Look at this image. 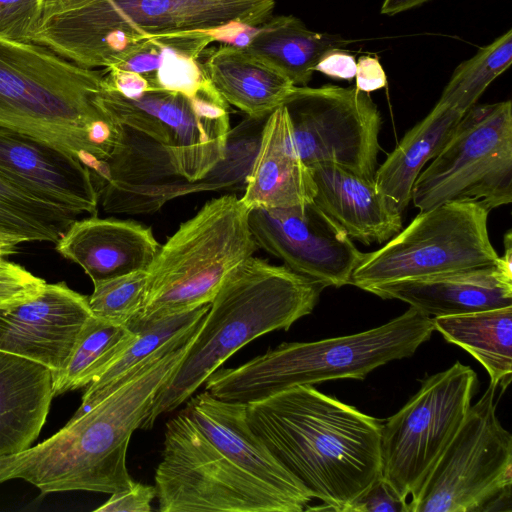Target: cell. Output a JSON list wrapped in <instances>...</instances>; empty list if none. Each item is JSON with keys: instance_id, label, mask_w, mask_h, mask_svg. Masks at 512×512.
<instances>
[{"instance_id": "23", "label": "cell", "mask_w": 512, "mask_h": 512, "mask_svg": "<svg viewBox=\"0 0 512 512\" xmlns=\"http://www.w3.org/2000/svg\"><path fill=\"white\" fill-rule=\"evenodd\" d=\"M316 194L313 202L347 235L364 245L383 243L403 228L402 212L367 180L331 164L310 168Z\"/></svg>"}, {"instance_id": "30", "label": "cell", "mask_w": 512, "mask_h": 512, "mask_svg": "<svg viewBox=\"0 0 512 512\" xmlns=\"http://www.w3.org/2000/svg\"><path fill=\"white\" fill-rule=\"evenodd\" d=\"M135 331L91 315L65 368L54 377V396L88 386L131 343Z\"/></svg>"}, {"instance_id": "3", "label": "cell", "mask_w": 512, "mask_h": 512, "mask_svg": "<svg viewBox=\"0 0 512 512\" xmlns=\"http://www.w3.org/2000/svg\"><path fill=\"white\" fill-rule=\"evenodd\" d=\"M275 0H80L43 5L33 43L85 68H108L148 38L225 32L238 44L273 14Z\"/></svg>"}, {"instance_id": "13", "label": "cell", "mask_w": 512, "mask_h": 512, "mask_svg": "<svg viewBox=\"0 0 512 512\" xmlns=\"http://www.w3.org/2000/svg\"><path fill=\"white\" fill-rule=\"evenodd\" d=\"M100 102L120 124L162 144L190 182L206 178L226 156L229 107L215 89L196 96L151 89L126 98L102 84Z\"/></svg>"}, {"instance_id": "8", "label": "cell", "mask_w": 512, "mask_h": 512, "mask_svg": "<svg viewBox=\"0 0 512 512\" xmlns=\"http://www.w3.org/2000/svg\"><path fill=\"white\" fill-rule=\"evenodd\" d=\"M155 489L162 512L304 511L226 458L183 410L167 422Z\"/></svg>"}, {"instance_id": "31", "label": "cell", "mask_w": 512, "mask_h": 512, "mask_svg": "<svg viewBox=\"0 0 512 512\" xmlns=\"http://www.w3.org/2000/svg\"><path fill=\"white\" fill-rule=\"evenodd\" d=\"M78 215L37 199L0 177V232L56 243Z\"/></svg>"}, {"instance_id": "20", "label": "cell", "mask_w": 512, "mask_h": 512, "mask_svg": "<svg viewBox=\"0 0 512 512\" xmlns=\"http://www.w3.org/2000/svg\"><path fill=\"white\" fill-rule=\"evenodd\" d=\"M366 291L405 302L430 317L452 316L512 306V272L497 263L385 283Z\"/></svg>"}, {"instance_id": "17", "label": "cell", "mask_w": 512, "mask_h": 512, "mask_svg": "<svg viewBox=\"0 0 512 512\" xmlns=\"http://www.w3.org/2000/svg\"><path fill=\"white\" fill-rule=\"evenodd\" d=\"M91 315L87 296L65 282L46 283L35 298L0 309V350L41 363L55 377Z\"/></svg>"}, {"instance_id": "41", "label": "cell", "mask_w": 512, "mask_h": 512, "mask_svg": "<svg viewBox=\"0 0 512 512\" xmlns=\"http://www.w3.org/2000/svg\"><path fill=\"white\" fill-rule=\"evenodd\" d=\"M26 240L22 237L0 232V261L5 260V257L17 253V247Z\"/></svg>"}, {"instance_id": "5", "label": "cell", "mask_w": 512, "mask_h": 512, "mask_svg": "<svg viewBox=\"0 0 512 512\" xmlns=\"http://www.w3.org/2000/svg\"><path fill=\"white\" fill-rule=\"evenodd\" d=\"M103 71L48 47L0 37V126L65 151L89 170L104 161L97 142L118 122L101 104Z\"/></svg>"}, {"instance_id": "7", "label": "cell", "mask_w": 512, "mask_h": 512, "mask_svg": "<svg viewBox=\"0 0 512 512\" xmlns=\"http://www.w3.org/2000/svg\"><path fill=\"white\" fill-rule=\"evenodd\" d=\"M249 211L236 195H223L183 222L147 270L144 306L129 325L210 303L227 275L258 249Z\"/></svg>"}, {"instance_id": "10", "label": "cell", "mask_w": 512, "mask_h": 512, "mask_svg": "<svg viewBox=\"0 0 512 512\" xmlns=\"http://www.w3.org/2000/svg\"><path fill=\"white\" fill-rule=\"evenodd\" d=\"M411 201L419 212L448 201L490 212L512 201V104L474 105L441 151L420 172Z\"/></svg>"}, {"instance_id": "34", "label": "cell", "mask_w": 512, "mask_h": 512, "mask_svg": "<svg viewBox=\"0 0 512 512\" xmlns=\"http://www.w3.org/2000/svg\"><path fill=\"white\" fill-rule=\"evenodd\" d=\"M44 0H0V37L33 42L40 27Z\"/></svg>"}, {"instance_id": "18", "label": "cell", "mask_w": 512, "mask_h": 512, "mask_svg": "<svg viewBox=\"0 0 512 512\" xmlns=\"http://www.w3.org/2000/svg\"><path fill=\"white\" fill-rule=\"evenodd\" d=\"M0 177L76 215L97 214L99 192L85 165L44 141L1 126Z\"/></svg>"}, {"instance_id": "9", "label": "cell", "mask_w": 512, "mask_h": 512, "mask_svg": "<svg viewBox=\"0 0 512 512\" xmlns=\"http://www.w3.org/2000/svg\"><path fill=\"white\" fill-rule=\"evenodd\" d=\"M489 384L470 405L408 512L505 510L511 504L512 436L496 415V389Z\"/></svg>"}, {"instance_id": "15", "label": "cell", "mask_w": 512, "mask_h": 512, "mask_svg": "<svg viewBox=\"0 0 512 512\" xmlns=\"http://www.w3.org/2000/svg\"><path fill=\"white\" fill-rule=\"evenodd\" d=\"M106 162L108 179L99 191V204L109 214L134 215L157 212L168 201L193 192L245 182L252 158L244 147L230 144L224 160L206 178L190 182L177 172L162 144L122 125Z\"/></svg>"}, {"instance_id": "2", "label": "cell", "mask_w": 512, "mask_h": 512, "mask_svg": "<svg viewBox=\"0 0 512 512\" xmlns=\"http://www.w3.org/2000/svg\"><path fill=\"white\" fill-rule=\"evenodd\" d=\"M187 350L178 346L142 366L116 390L45 441L0 457V483L22 479L42 494L90 491L112 494L134 481L126 455L155 395Z\"/></svg>"}, {"instance_id": "4", "label": "cell", "mask_w": 512, "mask_h": 512, "mask_svg": "<svg viewBox=\"0 0 512 512\" xmlns=\"http://www.w3.org/2000/svg\"><path fill=\"white\" fill-rule=\"evenodd\" d=\"M325 287L286 266L250 256L225 278L176 370L154 397L140 429L187 401L220 366L250 341L288 330L310 314Z\"/></svg>"}, {"instance_id": "22", "label": "cell", "mask_w": 512, "mask_h": 512, "mask_svg": "<svg viewBox=\"0 0 512 512\" xmlns=\"http://www.w3.org/2000/svg\"><path fill=\"white\" fill-rule=\"evenodd\" d=\"M240 198L249 209L287 208L312 202L316 186L298 156L285 105L266 119Z\"/></svg>"}, {"instance_id": "11", "label": "cell", "mask_w": 512, "mask_h": 512, "mask_svg": "<svg viewBox=\"0 0 512 512\" xmlns=\"http://www.w3.org/2000/svg\"><path fill=\"white\" fill-rule=\"evenodd\" d=\"M489 212L448 201L419 214L381 248L363 253L349 285L362 290L401 280L496 265Z\"/></svg>"}, {"instance_id": "19", "label": "cell", "mask_w": 512, "mask_h": 512, "mask_svg": "<svg viewBox=\"0 0 512 512\" xmlns=\"http://www.w3.org/2000/svg\"><path fill=\"white\" fill-rule=\"evenodd\" d=\"M188 400L183 412L226 458L296 501L304 511L309 507L314 497L251 429L246 404L215 398L206 390Z\"/></svg>"}, {"instance_id": "29", "label": "cell", "mask_w": 512, "mask_h": 512, "mask_svg": "<svg viewBox=\"0 0 512 512\" xmlns=\"http://www.w3.org/2000/svg\"><path fill=\"white\" fill-rule=\"evenodd\" d=\"M434 330L482 364L490 383L504 391L512 375V306L432 317Z\"/></svg>"}, {"instance_id": "39", "label": "cell", "mask_w": 512, "mask_h": 512, "mask_svg": "<svg viewBox=\"0 0 512 512\" xmlns=\"http://www.w3.org/2000/svg\"><path fill=\"white\" fill-rule=\"evenodd\" d=\"M354 78L355 88L366 93L384 88L387 84L386 73L376 56H360L356 61Z\"/></svg>"}, {"instance_id": "38", "label": "cell", "mask_w": 512, "mask_h": 512, "mask_svg": "<svg viewBox=\"0 0 512 512\" xmlns=\"http://www.w3.org/2000/svg\"><path fill=\"white\" fill-rule=\"evenodd\" d=\"M314 71L331 78L350 80L356 74L355 57L339 48L325 52L314 67Z\"/></svg>"}, {"instance_id": "40", "label": "cell", "mask_w": 512, "mask_h": 512, "mask_svg": "<svg viewBox=\"0 0 512 512\" xmlns=\"http://www.w3.org/2000/svg\"><path fill=\"white\" fill-rule=\"evenodd\" d=\"M427 1L428 0H384L381 6V13L395 15L417 7Z\"/></svg>"}, {"instance_id": "32", "label": "cell", "mask_w": 512, "mask_h": 512, "mask_svg": "<svg viewBox=\"0 0 512 512\" xmlns=\"http://www.w3.org/2000/svg\"><path fill=\"white\" fill-rule=\"evenodd\" d=\"M512 62V30L481 47L454 70L438 102L462 113L473 107L493 80Z\"/></svg>"}, {"instance_id": "6", "label": "cell", "mask_w": 512, "mask_h": 512, "mask_svg": "<svg viewBox=\"0 0 512 512\" xmlns=\"http://www.w3.org/2000/svg\"><path fill=\"white\" fill-rule=\"evenodd\" d=\"M433 331L432 317L410 307L363 332L282 343L239 367L219 368L205 381V389L215 398L248 404L292 386L364 379L388 362L412 356Z\"/></svg>"}, {"instance_id": "21", "label": "cell", "mask_w": 512, "mask_h": 512, "mask_svg": "<svg viewBox=\"0 0 512 512\" xmlns=\"http://www.w3.org/2000/svg\"><path fill=\"white\" fill-rule=\"evenodd\" d=\"M55 244L93 283L148 270L161 247L149 227L97 215L73 221Z\"/></svg>"}, {"instance_id": "36", "label": "cell", "mask_w": 512, "mask_h": 512, "mask_svg": "<svg viewBox=\"0 0 512 512\" xmlns=\"http://www.w3.org/2000/svg\"><path fill=\"white\" fill-rule=\"evenodd\" d=\"M349 512H408L407 501L381 477L359 498Z\"/></svg>"}, {"instance_id": "33", "label": "cell", "mask_w": 512, "mask_h": 512, "mask_svg": "<svg viewBox=\"0 0 512 512\" xmlns=\"http://www.w3.org/2000/svg\"><path fill=\"white\" fill-rule=\"evenodd\" d=\"M88 297L93 316L118 325L129 326L141 313L148 285V271L97 281Z\"/></svg>"}, {"instance_id": "25", "label": "cell", "mask_w": 512, "mask_h": 512, "mask_svg": "<svg viewBox=\"0 0 512 512\" xmlns=\"http://www.w3.org/2000/svg\"><path fill=\"white\" fill-rule=\"evenodd\" d=\"M203 66L223 100L253 120L267 118L296 88L287 76L245 46L222 44L208 51Z\"/></svg>"}, {"instance_id": "14", "label": "cell", "mask_w": 512, "mask_h": 512, "mask_svg": "<svg viewBox=\"0 0 512 512\" xmlns=\"http://www.w3.org/2000/svg\"><path fill=\"white\" fill-rule=\"evenodd\" d=\"M284 105L296 152L307 167L331 164L374 180L382 119L369 93L331 84L296 86Z\"/></svg>"}, {"instance_id": "12", "label": "cell", "mask_w": 512, "mask_h": 512, "mask_svg": "<svg viewBox=\"0 0 512 512\" xmlns=\"http://www.w3.org/2000/svg\"><path fill=\"white\" fill-rule=\"evenodd\" d=\"M460 362L425 378L419 391L381 427L382 478L408 502L461 426L477 390Z\"/></svg>"}, {"instance_id": "26", "label": "cell", "mask_w": 512, "mask_h": 512, "mask_svg": "<svg viewBox=\"0 0 512 512\" xmlns=\"http://www.w3.org/2000/svg\"><path fill=\"white\" fill-rule=\"evenodd\" d=\"M210 303L178 313L129 325L135 336L124 351L88 386L73 416L86 412L147 362L167 353L191 338L201 326Z\"/></svg>"}, {"instance_id": "28", "label": "cell", "mask_w": 512, "mask_h": 512, "mask_svg": "<svg viewBox=\"0 0 512 512\" xmlns=\"http://www.w3.org/2000/svg\"><path fill=\"white\" fill-rule=\"evenodd\" d=\"M349 43L337 35L312 31L295 16L281 15L271 16L257 27L245 47L294 85L306 86L321 56Z\"/></svg>"}, {"instance_id": "16", "label": "cell", "mask_w": 512, "mask_h": 512, "mask_svg": "<svg viewBox=\"0 0 512 512\" xmlns=\"http://www.w3.org/2000/svg\"><path fill=\"white\" fill-rule=\"evenodd\" d=\"M248 222L258 248L325 288L349 285L363 254L313 201L287 208L253 209Z\"/></svg>"}, {"instance_id": "27", "label": "cell", "mask_w": 512, "mask_h": 512, "mask_svg": "<svg viewBox=\"0 0 512 512\" xmlns=\"http://www.w3.org/2000/svg\"><path fill=\"white\" fill-rule=\"evenodd\" d=\"M463 115L461 111L437 102L377 167L374 175L377 191L392 201L400 212L403 213L411 201L418 175L441 151Z\"/></svg>"}, {"instance_id": "42", "label": "cell", "mask_w": 512, "mask_h": 512, "mask_svg": "<svg viewBox=\"0 0 512 512\" xmlns=\"http://www.w3.org/2000/svg\"><path fill=\"white\" fill-rule=\"evenodd\" d=\"M80 0H44V4L57 5V4H67Z\"/></svg>"}, {"instance_id": "24", "label": "cell", "mask_w": 512, "mask_h": 512, "mask_svg": "<svg viewBox=\"0 0 512 512\" xmlns=\"http://www.w3.org/2000/svg\"><path fill=\"white\" fill-rule=\"evenodd\" d=\"M53 381L45 365L0 350V457L37 439L54 397Z\"/></svg>"}, {"instance_id": "37", "label": "cell", "mask_w": 512, "mask_h": 512, "mask_svg": "<svg viewBox=\"0 0 512 512\" xmlns=\"http://www.w3.org/2000/svg\"><path fill=\"white\" fill-rule=\"evenodd\" d=\"M156 496L155 486L133 482L128 488L111 494V497L96 508V512H149Z\"/></svg>"}, {"instance_id": "1", "label": "cell", "mask_w": 512, "mask_h": 512, "mask_svg": "<svg viewBox=\"0 0 512 512\" xmlns=\"http://www.w3.org/2000/svg\"><path fill=\"white\" fill-rule=\"evenodd\" d=\"M251 429L322 506L349 512L382 477V422L312 385L246 404Z\"/></svg>"}, {"instance_id": "35", "label": "cell", "mask_w": 512, "mask_h": 512, "mask_svg": "<svg viewBox=\"0 0 512 512\" xmlns=\"http://www.w3.org/2000/svg\"><path fill=\"white\" fill-rule=\"evenodd\" d=\"M46 282L23 266L0 261V309L29 301L38 296Z\"/></svg>"}]
</instances>
